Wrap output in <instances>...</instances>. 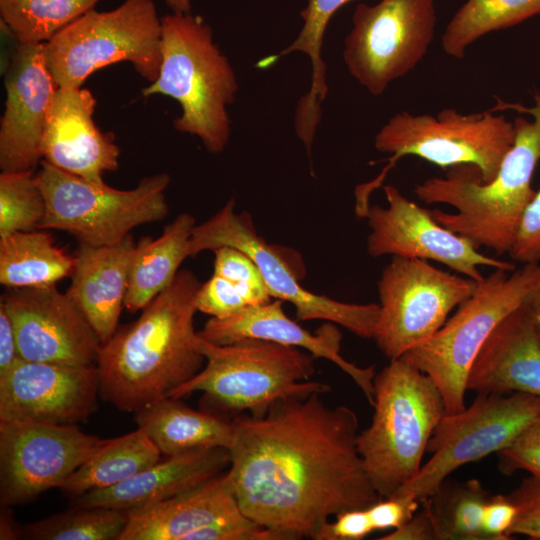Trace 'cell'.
I'll use <instances>...</instances> for the list:
<instances>
[{
    "label": "cell",
    "instance_id": "6da1fadb",
    "mask_svg": "<svg viewBox=\"0 0 540 540\" xmlns=\"http://www.w3.org/2000/svg\"><path fill=\"white\" fill-rule=\"evenodd\" d=\"M322 395L233 419L226 480L243 513L282 540H315L330 517L381 499L357 449V414Z\"/></svg>",
    "mask_w": 540,
    "mask_h": 540
},
{
    "label": "cell",
    "instance_id": "7a4b0ae2",
    "mask_svg": "<svg viewBox=\"0 0 540 540\" xmlns=\"http://www.w3.org/2000/svg\"><path fill=\"white\" fill-rule=\"evenodd\" d=\"M200 286L192 271L179 270L135 321L101 344L96 367L103 401L135 413L169 397L203 368L194 328Z\"/></svg>",
    "mask_w": 540,
    "mask_h": 540
},
{
    "label": "cell",
    "instance_id": "3957f363",
    "mask_svg": "<svg viewBox=\"0 0 540 540\" xmlns=\"http://www.w3.org/2000/svg\"><path fill=\"white\" fill-rule=\"evenodd\" d=\"M499 104L528 113L533 120L515 118L514 143L495 177L482 182L474 167L458 166L451 168L452 173L444 178L432 177L417 184L414 193L426 204L455 208L454 213L431 210L441 225L467 238L477 248L483 246L503 254L511 249L536 193L531 183L540 161V93L535 94V105L531 108Z\"/></svg>",
    "mask_w": 540,
    "mask_h": 540
},
{
    "label": "cell",
    "instance_id": "277c9868",
    "mask_svg": "<svg viewBox=\"0 0 540 540\" xmlns=\"http://www.w3.org/2000/svg\"><path fill=\"white\" fill-rule=\"evenodd\" d=\"M197 346L203 368L169 397L200 392L201 409L220 417L263 416L280 401L330 391L326 383L308 381L315 357L300 348L260 339L217 345L199 336Z\"/></svg>",
    "mask_w": 540,
    "mask_h": 540
},
{
    "label": "cell",
    "instance_id": "5b68a950",
    "mask_svg": "<svg viewBox=\"0 0 540 540\" xmlns=\"http://www.w3.org/2000/svg\"><path fill=\"white\" fill-rule=\"evenodd\" d=\"M161 22L159 75L142 94L175 99L181 114L174 120V128L197 136L208 152L221 153L231 135L227 108L238 91L234 69L202 17L172 13L161 18Z\"/></svg>",
    "mask_w": 540,
    "mask_h": 540
},
{
    "label": "cell",
    "instance_id": "8992f818",
    "mask_svg": "<svg viewBox=\"0 0 540 540\" xmlns=\"http://www.w3.org/2000/svg\"><path fill=\"white\" fill-rule=\"evenodd\" d=\"M373 384L374 414L357 449L374 489L387 498L417 476L446 410L431 378L404 356L390 360Z\"/></svg>",
    "mask_w": 540,
    "mask_h": 540
},
{
    "label": "cell",
    "instance_id": "52a82bcc",
    "mask_svg": "<svg viewBox=\"0 0 540 540\" xmlns=\"http://www.w3.org/2000/svg\"><path fill=\"white\" fill-rule=\"evenodd\" d=\"M508 272L494 269L433 336L403 355L431 378L448 414L466 407L468 375L481 348L540 280L539 262Z\"/></svg>",
    "mask_w": 540,
    "mask_h": 540
},
{
    "label": "cell",
    "instance_id": "ba28073f",
    "mask_svg": "<svg viewBox=\"0 0 540 540\" xmlns=\"http://www.w3.org/2000/svg\"><path fill=\"white\" fill-rule=\"evenodd\" d=\"M58 88H80L95 71L129 62L154 82L162 62V22L152 0H125L111 11H88L44 44Z\"/></svg>",
    "mask_w": 540,
    "mask_h": 540
},
{
    "label": "cell",
    "instance_id": "9c48e42d",
    "mask_svg": "<svg viewBox=\"0 0 540 540\" xmlns=\"http://www.w3.org/2000/svg\"><path fill=\"white\" fill-rule=\"evenodd\" d=\"M46 200L38 229L60 230L79 243L106 246L121 242L137 226L163 220L169 213L167 173L147 176L119 190L60 170L42 160L35 174Z\"/></svg>",
    "mask_w": 540,
    "mask_h": 540
},
{
    "label": "cell",
    "instance_id": "30bf717a",
    "mask_svg": "<svg viewBox=\"0 0 540 540\" xmlns=\"http://www.w3.org/2000/svg\"><path fill=\"white\" fill-rule=\"evenodd\" d=\"M514 139V122L492 109L462 114L445 108L436 116L402 111L375 135L376 150L391 155L376 178L382 183L400 158L416 156L441 168L472 166L482 182H489Z\"/></svg>",
    "mask_w": 540,
    "mask_h": 540
},
{
    "label": "cell",
    "instance_id": "8fae6325",
    "mask_svg": "<svg viewBox=\"0 0 540 540\" xmlns=\"http://www.w3.org/2000/svg\"><path fill=\"white\" fill-rule=\"evenodd\" d=\"M539 413V396L477 393L469 407L442 417L427 446L432 456L415 478L391 496L420 502L457 468L509 446Z\"/></svg>",
    "mask_w": 540,
    "mask_h": 540
},
{
    "label": "cell",
    "instance_id": "7c38bea8",
    "mask_svg": "<svg viewBox=\"0 0 540 540\" xmlns=\"http://www.w3.org/2000/svg\"><path fill=\"white\" fill-rule=\"evenodd\" d=\"M478 282L427 260L393 256L378 281L379 316L373 339L389 360L433 336Z\"/></svg>",
    "mask_w": 540,
    "mask_h": 540
},
{
    "label": "cell",
    "instance_id": "4fadbf2b",
    "mask_svg": "<svg viewBox=\"0 0 540 540\" xmlns=\"http://www.w3.org/2000/svg\"><path fill=\"white\" fill-rule=\"evenodd\" d=\"M436 22L435 0L358 4L344 40L343 60L349 74L370 94L382 95L423 60Z\"/></svg>",
    "mask_w": 540,
    "mask_h": 540
},
{
    "label": "cell",
    "instance_id": "5bb4252c",
    "mask_svg": "<svg viewBox=\"0 0 540 540\" xmlns=\"http://www.w3.org/2000/svg\"><path fill=\"white\" fill-rule=\"evenodd\" d=\"M230 199L212 217L196 224L189 244V257L223 246L238 248L257 264L272 298L291 303L298 320H325L362 338H373L379 304L346 303L313 293L300 283L285 257V248L268 244L259 236L247 212L236 213Z\"/></svg>",
    "mask_w": 540,
    "mask_h": 540
},
{
    "label": "cell",
    "instance_id": "9a60e30c",
    "mask_svg": "<svg viewBox=\"0 0 540 540\" xmlns=\"http://www.w3.org/2000/svg\"><path fill=\"white\" fill-rule=\"evenodd\" d=\"M108 439L77 425L32 420H0V503H28L60 488Z\"/></svg>",
    "mask_w": 540,
    "mask_h": 540
},
{
    "label": "cell",
    "instance_id": "2e32d148",
    "mask_svg": "<svg viewBox=\"0 0 540 540\" xmlns=\"http://www.w3.org/2000/svg\"><path fill=\"white\" fill-rule=\"evenodd\" d=\"M387 207L369 205L365 218L370 227L367 251L439 262L477 282L484 279L480 267L512 272L513 263L486 256L467 238L441 225L431 210L406 198L393 185L383 187Z\"/></svg>",
    "mask_w": 540,
    "mask_h": 540
},
{
    "label": "cell",
    "instance_id": "e0dca14e",
    "mask_svg": "<svg viewBox=\"0 0 540 540\" xmlns=\"http://www.w3.org/2000/svg\"><path fill=\"white\" fill-rule=\"evenodd\" d=\"M128 513L119 540H282L243 513L225 472L170 499Z\"/></svg>",
    "mask_w": 540,
    "mask_h": 540
},
{
    "label": "cell",
    "instance_id": "ac0fdd59",
    "mask_svg": "<svg viewBox=\"0 0 540 540\" xmlns=\"http://www.w3.org/2000/svg\"><path fill=\"white\" fill-rule=\"evenodd\" d=\"M0 302L12 320L20 358L96 365L100 338L77 305L55 285L8 288Z\"/></svg>",
    "mask_w": 540,
    "mask_h": 540
},
{
    "label": "cell",
    "instance_id": "d6986e66",
    "mask_svg": "<svg viewBox=\"0 0 540 540\" xmlns=\"http://www.w3.org/2000/svg\"><path fill=\"white\" fill-rule=\"evenodd\" d=\"M96 365L72 366L19 358L0 377V420L76 425L97 408Z\"/></svg>",
    "mask_w": 540,
    "mask_h": 540
},
{
    "label": "cell",
    "instance_id": "ffe728a7",
    "mask_svg": "<svg viewBox=\"0 0 540 540\" xmlns=\"http://www.w3.org/2000/svg\"><path fill=\"white\" fill-rule=\"evenodd\" d=\"M5 107L0 122L1 172H34L58 86L45 60L44 44L18 43L4 78Z\"/></svg>",
    "mask_w": 540,
    "mask_h": 540
},
{
    "label": "cell",
    "instance_id": "44dd1931",
    "mask_svg": "<svg viewBox=\"0 0 540 540\" xmlns=\"http://www.w3.org/2000/svg\"><path fill=\"white\" fill-rule=\"evenodd\" d=\"M96 99L90 90L58 88L42 138L43 160L90 182L104 183L105 172L119 167L120 148L111 132H102L93 115Z\"/></svg>",
    "mask_w": 540,
    "mask_h": 540
},
{
    "label": "cell",
    "instance_id": "7402d4cb",
    "mask_svg": "<svg viewBox=\"0 0 540 540\" xmlns=\"http://www.w3.org/2000/svg\"><path fill=\"white\" fill-rule=\"evenodd\" d=\"M281 300L251 305L226 318L211 317L198 336L217 345L243 339H260L302 348L315 358H325L337 365L361 389L370 405L374 403V366L359 367L341 354L342 335L334 323L328 322L314 333L289 318Z\"/></svg>",
    "mask_w": 540,
    "mask_h": 540
},
{
    "label": "cell",
    "instance_id": "603a6c76",
    "mask_svg": "<svg viewBox=\"0 0 540 540\" xmlns=\"http://www.w3.org/2000/svg\"><path fill=\"white\" fill-rule=\"evenodd\" d=\"M467 390L540 397L539 328L525 303L488 337L469 372Z\"/></svg>",
    "mask_w": 540,
    "mask_h": 540
},
{
    "label": "cell",
    "instance_id": "cb8c5ba5",
    "mask_svg": "<svg viewBox=\"0 0 540 540\" xmlns=\"http://www.w3.org/2000/svg\"><path fill=\"white\" fill-rule=\"evenodd\" d=\"M229 464V450L222 447L166 456L126 481L76 497L74 505L127 512L142 509L201 485L223 473Z\"/></svg>",
    "mask_w": 540,
    "mask_h": 540
},
{
    "label": "cell",
    "instance_id": "d4e9b609",
    "mask_svg": "<svg viewBox=\"0 0 540 540\" xmlns=\"http://www.w3.org/2000/svg\"><path fill=\"white\" fill-rule=\"evenodd\" d=\"M136 247L130 234L112 245L79 243L75 251L66 294L84 314L102 344L118 328Z\"/></svg>",
    "mask_w": 540,
    "mask_h": 540
},
{
    "label": "cell",
    "instance_id": "484cf974",
    "mask_svg": "<svg viewBox=\"0 0 540 540\" xmlns=\"http://www.w3.org/2000/svg\"><path fill=\"white\" fill-rule=\"evenodd\" d=\"M134 421L165 457L213 447L229 450L235 438L233 420L194 410L179 398L166 397L135 412Z\"/></svg>",
    "mask_w": 540,
    "mask_h": 540
},
{
    "label": "cell",
    "instance_id": "4316f807",
    "mask_svg": "<svg viewBox=\"0 0 540 540\" xmlns=\"http://www.w3.org/2000/svg\"><path fill=\"white\" fill-rule=\"evenodd\" d=\"M351 1L353 0H308L300 12L303 25L295 40L279 53L265 57L256 64L258 68L265 69L293 52H301L309 57L312 66L310 87L299 99L294 117L296 134L308 153H311L322 116L321 105L328 93L326 64L322 58L324 35L334 14Z\"/></svg>",
    "mask_w": 540,
    "mask_h": 540
},
{
    "label": "cell",
    "instance_id": "83f0119b",
    "mask_svg": "<svg viewBox=\"0 0 540 540\" xmlns=\"http://www.w3.org/2000/svg\"><path fill=\"white\" fill-rule=\"evenodd\" d=\"M195 226L196 221L191 214L181 213L165 226L158 238L145 236L139 240L124 302L127 311H141L170 285L181 263L189 257Z\"/></svg>",
    "mask_w": 540,
    "mask_h": 540
},
{
    "label": "cell",
    "instance_id": "f1b7e54d",
    "mask_svg": "<svg viewBox=\"0 0 540 540\" xmlns=\"http://www.w3.org/2000/svg\"><path fill=\"white\" fill-rule=\"evenodd\" d=\"M74 255L55 244L44 229L19 231L0 238V283L7 288L55 285L71 277Z\"/></svg>",
    "mask_w": 540,
    "mask_h": 540
},
{
    "label": "cell",
    "instance_id": "f546056e",
    "mask_svg": "<svg viewBox=\"0 0 540 540\" xmlns=\"http://www.w3.org/2000/svg\"><path fill=\"white\" fill-rule=\"evenodd\" d=\"M161 455L151 439L137 427L125 435L108 438L59 489L76 498L89 491L108 488L157 463Z\"/></svg>",
    "mask_w": 540,
    "mask_h": 540
},
{
    "label": "cell",
    "instance_id": "4dcf8cb0",
    "mask_svg": "<svg viewBox=\"0 0 540 540\" xmlns=\"http://www.w3.org/2000/svg\"><path fill=\"white\" fill-rule=\"evenodd\" d=\"M540 14V0H467L442 34L448 56L462 59L467 48L484 35L513 27Z\"/></svg>",
    "mask_w": 540,
    "mask_h": 540
},
{
    "label": "cell",
    "instance_id": "1f68e13d",
    "mask_svg": "<svg viewBox=\"0 0 540 540\" xmlns=\"http://www.w3.org/2000/svg\"><path fill=\"white\" fill-rule=\"evenodd\" d=\"M491 496L477 479L448 484L445 480L420 502L431 517L437 540H487L482 520Z\"/></svg>",
    "mask_w": 540,
    "mask_h": 540
},
{
    "label": "cell",
    "instance_id": "d6a6232c",
    "mask_svg": "<svg viewBox=\"0 0 540 540\" xmlns=\"http://www.w3.org/2000/svg\"><path fill=\"white\" fill-rule=\"evenodd\" d=\"M99 0H0L1 22L21 44H45Z\"/></svg>",
    "mask_w": 540,
    "mask_h": 540
},
{
    "label": "cell",
    "instance_id": "836d02e7",
    "mask_svg": "<svg viewBox=\"0 0 540 540\" xmlns=\"http://www.w3.org/2000/svg\"><path fill=\"white\" fill-rule=\"evenodd\" d=\"M129 518L127 511L75 506L19 527L31 540H119Z\"/></svg>",
    "mask_w": 540,
    "mask_h": 540
},
{
    "label": "cell",
    "instance_id": "e575fe53",
    "mask_svg": "<svg viewBox=\"0 0 540 540\" xmlns=\"http://www.w3.org/2000/svg\"><path fill=\"white\" fill-rule=\"evenodd\" d=\"M46 200L34 172H1L0 238L38 229Z\"/></svg>",
    "mask_w": 540,
    "mask_h": 540
},
{
    "label": "cell",
    "instance_id": "d590c367",
    "mask_svg": "<svg viewBox=\"0 0 540 540\" xmlns=\"http://www.w3.org/2000/svg\"><path fill=\"white\" fill-rule=\"evenodd\" d=\"M215 254L213 274L226 278L242 287L253 304L271 300L269 290L254 260L244 251L230 246L213 250Z\"/></svg>",
    "mask_w": 540,
    "mask_h": 540
},
{
    "label": "cell",
    "instance_id": "8d00e7d4",
    "mask_svg": "<svg viewBox=\"0 0 540 540\" xmlns=\"http://www.w3.org/2000/svg\"><path fill=\"white\" fill-rule=\"evenodd\" d=\"M251 305H254L253 301L242 287L214 274L201 284L196 298L197 311L219 319Z\"/></svg>",
    "mask_w": 540,
    "mask_h": 540
},
{
    "label": "cell",
    "instance_id": "74e56055",
    "mask_svg": "<svg viewBox=\"0 0 540 540\" xmlns=\"http://www.w3.org/2000/svg\"><path fill=\"white\" fill-rule=\"evenodd\" d=\"M498 454L503 473L525 470L540 480V413L513 443Z\"/></svg>",
    "mask_w": 540,
    "mask_h": 540
},
{
    "label": "cell",
    "instance_id": "f35d334b",
    "mask_svg": "<svg viewBox=\"0 0 540 540\" xmlns=\"http://www.w3.org/2000/svg\"><path fill=\"white\" fill-rule=\"evenodd\" d=\"M508 497L517 507L508 536L523 535L540 540V480L533 476L525 479Z\"/></svg>",
    "mask_w": 540,
    "mask_h": 540
},
{
    "label": "cell",
    "instance_id": "ab89813d",
    "mask_svg": "<svg viewBox=\"0 0 540 540\" xmlns=\"http://www.w3.org/2000/svg\"><path fill=\"white\" fill-rule=\"evenodd\" d=\"M508 254L513 260L523 264L540 261V189L536 191L524 213Z\"/></svg>",
    "mask_w": 540,
    "mask_h": 540
},
{
    "label": "cell",
    "instance_id": "60d3db41",
    "mask_svg": "<svg viewBox=\"0 0 540 540\" xmlns=\"http://www.w3.org/2000/svg\"><path fill=\"white\" fill-rule=\"evenodd\" d=\"M374 531L367 508L346 510L322 527L315 540H360Z\"/></svg>",
    "mask_w": 540,
    "mask_h": 540
},
{
    "label": "cell",
    "instance_id": "b9f144b4",
    "mask_svg": "<svg viewBox=\"0 0 540 540\" xmlns=\"http://www.w3.org/2000/svg\"><path fill=\"white\" fill-rule=\"evenodd\" d=\"M419 503L417 500L397 496L381 498L367 508L374 531L400 527L416 513Z\"/></svg>",
    "mask_w": 540,
    "mask_h": 540
},
{
    "label": "cell",
    "instance_id": "7bdbcfd3",
    "mask_svg": "<svg viewBox=\"0 0 540 540\" xmlns=\"http://www.w3.org/2000/svg\"><path fill=\"white\" fill-rule=\"evenodd\" d=\"M517 516V507L508 496H491L487 502L482 527L487 540H508V531Z\"/></svg>",
    "mask_w": 540,
    "mask_h": 540
},
{
    "label": "cell",
    "instance_id": "ee69618b",
    "mask_svg": "<svg viewBox=\"0 0 540 540\" xmlns=\"http://www.w3.org/2000/svg\"><path fill=\"white\" fill-rule=\"evenodd\" d=\"M380 540H437L431 517L424 506L400 527Z\"/></svg>",
    "mask_w": 540,
    "mask_h": 540
},
{
    "label": "cell",
    "instance_id": "f6af8a7d",
    "mask_svg": "<svg viewBox=\"0 0 540 540\" xmlns=\"http://www.w3.org/2000/svg\"><path fill=\"white\" fill-rule=\"evenodd\" d=\"M19 358L12 320L0 302V377L4 376Z\"/></svg>",
    "mask_w": 540,
    "mask_h": 540
},
{
    "label": "cell",
    "instance_id": "bcb514c9",
    "mask_svg": "<svg viewBox=\"0 0 540 540\" xmlns=\"http://www.w3.org/2000/svg\"><path fill=\"white\" fill-rule=\"evenodd\" d=\"M1 521H0V539H17L20 537L19 527L15 525L12 514L9 511L10 507L2 506Z\"/></svg>",
    "mask_w": 540,
    "mask_h": 540
},
{
    "label": "cell",
    "instance_id": "7dc6e473",
    "mask_svg": "<svg viewBox=\"0 0 540 540\" xmlns=\"http://www.w3.org/2000/svg\"><path fill=\"white\" fill-rule=\"evenodd\" d=\"M525 305L529 309L537 327L540 329V280L529 294Z\"/></svg>",
    "mask_w": 540,
    "mask_h": 540
},
{
    "label": "cell",
    "instance_id": "c3c4849f",
    "mask_svg": "<svg viewBox=\"0 0 540 540\" xmlns=\"http://www.w3.org/2000/svg\"><path fill=\"white\" fill-rule=\"evenodd\" d=\"M173 13H190L191 0H165Z\"/></svg>",
    "mask_w": 540,
    "mask_h": 540
},
{
    "label": "cell",
    "instance_id": "681fc988",
    "mask_svg": "<svg viewBox=\"0 0 540 540\" xmlns=\"http://www.w3.org/2000/svg\"><path fill=\"white\" fill-rule=\"evenodd\" d=\"M539 336H540V329H539Z\"/></svg>",
    "mask_w": 540,
    "mask_h": 540
}]
</instances>
